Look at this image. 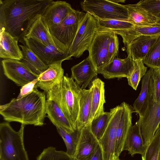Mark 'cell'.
<instances>
[{"label": "cell", "mask_w": 160, "mask_h": 160, "mask_svg": "<svg viewBox=\"0 0 160 160\" xmlns=\"http://www.w3.org/2000/svg\"><path fill=\"white\" fill-rule=\"evenodd\" d=\"M46 113L47 117L56 127H60L69 132L75 131L60 108L54 100L46 98Z\"/></svg>", "instance_id": "cb8c5ba5"}, {"label": "cell", "mask_w": 160, "mask_h": 160, "mask_svg": "<svg viewBox=\"0 0 160 160\" xmlns=\"http://www.w3.org/2000/svg\"><path fill=\"white\" fill-rule=\"evenodd\" d=\"M140 123L139 118L130 128L124 145L123 150L128 151L132 157L136 154L142 155L147 147L145 146L142 138Z\"/></svg>", "instance_id": "603a6c76"}, {"label": "cell", "mask_w": 160, "mask_h": 160, "mask_svg": "<svg viewBox=\"0 0 160 160\" xmlns=\"http://www.w3.org/2000/svg\"><path fill=\"white\" fill-rule=\"evenodd\" d=\"M23 57L20 61L35 74L39 76L49 67L27 46L20 45Z\"/></svg>", "instance_id": "f1b7e54d"}, {"label": "cell", "mask_w": 160, "mask_h": 160, "mask_svg": "<svg viewBox=\"0 0 160 160\" xmlns=\"http://www.w3.org/2000/svg\"><path fill=\"white\" fill-rule=\"evenodd\" d=\"M36 87L33 91L23 98H13L0 106V114L8 122H16L25 125L42 126L46 113V94Z\"/></svg>", "instance_id": "7a4b0ae2"}, {"label": "cell", "mask_w": 160, "mask_h": 160, "mask_svg": "<svg viewBox=\"0 0 160 160\" xmlns=\"http://www.w3.org/2000/svg\"><path fill=\"white\" fill-rule=\"evenodd\" d=\"M82 10L102 20H118L128 21L127 8L124 5L108 0H85L81 2Z\"/></svg>", "instance_id": "8992f818"}, {"label": "cell", "mask_w": 160, "mask_h": 160, "mask_svg": "<svg viewBox=\"0 0 160 160\" xmlns=\"http://www.w3.org/2000/svg\"><path fill=\"white\" fill-rule=\"evenodd\" d=\"M85 14L84 12L73 9L59 25L49 30L55 46L62 52L68 54L80 23Z\"/></svg>", "instance_id": "5b68a950"}, {"label": "cell", "mask_w": 160, "mask_h": 160, "mask_svg": "<svg viewBox=\"0 0 160 160\" xmlns=\"http://www.w3.org/2000/svg\"><path fill=\"white\" fill-rule=\"evenodd\" d=\"M82 89L67 73L61 82L46 93V98L55 101L69 121L74 130H76L79 111L80 101Z\"/></svg>", "instance_id": "3957f363"}, {"label": "cell", "mask_w": 160, "mask_h": 160, "mask_svg": "<svg viewBox=\"0 0 160 160\" xmlns=\"http://www.w3.org/2000/svg\"><path fill=\"white\" fill-rule=\"evenodd\" d=\"M99 144L91 131V123H88L81 130L75 158L78 160H89Z\"/></svg>", "instance_id": "2e32d148"}, {"label": "cell", "mask_w": 160, "mask_h": 160, "mask_svg": "<svg viewBox=\"0 0 160 160\" xmlns=\"http://www.w3.org/2000/svg\"><path fill=\"white\" fill-rule=\"evenodd\" d=\"M137 3L155 17L160 13V0H141Z\"/></svg>", "instance_id": "74e56055"}, {"label": "cell", "mask_w": 160, "mask_h": 160, "mask_svg": "<svg viewBox=\"0 0 160 160\" xmlns=\"http://www.w3.org/2000/svg\"><path fill=\"white\" fill-rule=\"evenodd\" d=\"M70 156L62 151H58L50 146L44 149L36 160H69Z\"/></svg>", "instance_id": "d590c367"}, {"label": "cell", "mask_w": 160, "mask_h": 160, "mask_svg": "<svg viewBox=\"0 0 160 160\" xmlns=\"http://www.w3.org/2000/svg\"><path fill=\"white\" fill-rule=\"evenodd\" d=\"M122 111L121 104L110 109L108 125L102 136L99 140L104 160H110L114 154L117 131Z\"/></svg>", "instance_id": "9c48e42d"}, {"label": "cell", "mask_w": 160, "mask_h": 160, "mask_svg": "<svg viewBox=\"0 0 160 160\" xmlns=\"http://www.w3.org/2000/svg\"><path fill=\"white\" fill-rule=\"evenodd\" d=\"M134 68V61L129 56L123 59L118 57L103 67L96 70L97 74H102L104 78L110 79L127 78L131 75Z\"/></svg>", "instance_id": "4fadbf2b"}, {"label": "cell", "mask_w": 160, "mask_h": 160, "mask_svg": "<svg viewBox=\"0 0 160 160\" xmlns=\"http://www.w3.org/2000/svg\"><path fill=\"white\" fill-rule=\"evenodd\" d=\"M96 18L88 13L82 19L68 54L70 57L79 58L88 50L97 32Z\"/></svg>", "instance_id": "52a82bcc"}, {"label": "cell", "mask_w": 160, "mask_h": 160, "mask_svg": "<svg viewBox=\"0 0 160 160\" xmlns=\"http://www.w3.org/2000/svg\"><path fill=\"white\" fill-rule=\"evenodd\" d=\"M122 112L118 124L116 138L114 154L119 157L123 151L125 142L132 125V114L134 110L131 105L125 102L121 103Z\"/></svg>", "instance_id": "9a60e30c"}, {"label": "cell", "mask_w": 160, "mask_h": 160, "mask_svg": "<svg viewBox=\"0 0 160 160\" xmlns=\"http://www.w3.org/2000/svg\"><path fill=\"white\" fill-rule=\"evenodd\" d=\"M89 160H104L102 149L99 144L95 153Z\"/></svg>", "instance_id": "60d3db41"}, {"label": "cell", "mask_w": 160, "mask_h": 160, "mask_svg": "<svg viewBox=\"0 0 160 160\" xmlns=\"http://www.w3.org/2000/svg\"><path fill=\"white\" fill-rule=\"evenodd\" d=\"M112 2L116 3L119 4L118 2L123 3L125 2V0H110Z\"/></svg>", "instance_id": "7bdbcfd3"}, {"label": "cell", "mask_w": 160, "mask_h": 160, "mask_svg": "<svg viewBox=\"0 0 160 160\" xmlns=\"http://www.w3.org/2000/svg\"><path fill=\"white\" fill-rule=\"evenodd\" d=\"M51 0H0V28L24 45L23 35L29 22L42 14Z\"/></svg>", "instance_id": "6da1fadb"}, {"label": "cell", "mask_w": 160, "mask_h": 160, "mask_svg": "<svg viewBox=\"0 0 160 160\" xmlns=\"http://www.w3.org/2000/svg\"><path fill=\"white\" fill-rule=\"evenodd\" d=\"M119 157L116 156L114 154L112 157L110 159V160H120L119 158Z\"/></svg>", "instance_id": "b9f144b4"}, {"label": "cell", "mask_w": 160, "mask_h": 160, "mask_svg": "<svg viewBox=\"0 0 160 160\" xmlns=\"http://www.w3.org/2000/svg\"><path fill=\"white\" fill-rule=\"evenodd\" d=\"M142 61L150 68L160 69V36L150 48Z\"/></svg>", "instance_id": "836d02e7"}, {"label": "cell", "mask_w": 160, "mask_h": 160, "mask_svg": "<svg viewBox=\"0 0 160 160\" xmlns=\"http://www.w3.org/2000/svg\"><path fill=\"white\" fill-rule=\"evenodd\" d=\"M112 33L97 32L88 50L96 70L107 64L108 48Z\"/></svg>", "instance_id": "7c38bea8"}, {"label": "cell", "mask_w": 160, "mask_h": 160, "mask_svg": "<svg viewBox=\"0 0 160 160\" xmlns=\"http://www.w3.org/2000/svg\"><path fill=\"white\" fill-rule=\"evenodd\" d=\"M69 160H78L75 158L70 157Z\"/></svg>", "instance_id": "f6af8a7d"}, {"label": "cell", "mask_w": 160, "mask_h": 160, "mask_svg": "<svg viewBox=\"0 0 160 160\" xmlns=\"http://www.w3.org/2000/svg\"><path fill=\"white\" fill-rule=\"evenodd\" d=\"M140 119V131L144 144L147 147L152 140L160 124V102L153 99L152 82L150 80V100L148 107Z\"/></svg>", "instance_id": "ba28073f"}, {"label": "cell", "mask_w": 160, "mask_h": 160, "mask_svg": "<svg viewBox=\"0 0 160 160\" xmlns=\"http://www.w3.org/2000/svg\"><path fill=\"white\" fill-rule=\"evenodd\" d=\"M24 38L32 39L46 45H55L41 14L37 15L29 22L24 33Z\"/></svg>", "instance_id": "e0dca14e"}, {"label": "cell", "mask_w": 160, "mask_h": 160, "mask_svg": "<svg viewBox=\"0 0 160 160\" xmlns=\"http://www.w3.org/2000/svg\"><path fill=\"white\" fill-rule=\"evenodd\" d=\"M110 116V112H104L91 123V131L98 140L102 136L106 129Z\"/></svg>", "instance_id": "d6a6232c"}, {"label": "cell", "mask_w": 160, "mask_h": 160, "mask_svg": "<svg viewBox=\"0 0 160 160\" xmlns=\"http://www.w3.org/2000/svg\"><path fill=\"white\" fill-rule=\"evenodd\" d=\"M96 18L98 24V32L114 33L120 35L122 38L129 30L135 26L127 21L114 19L102 20Z\"/></svg>", "instance_id": "4316f807"}, {"label": "cell", "mask_w": 160, "mask_h": 160, "mask_svg": "<svg viewBox=\"0 0 160 160\" xmlns=\"http://www.w3.org/2000/svg\"><path fill=\"white\" fill-rule=\"evenodd\" d=\"M0 57L20 61L23 55L18 45V38L2 30H0Z\"/></svg>", "instance_id": "ffe728a7"}, {"label": "cell", "mask_w": 160, "mask_h": 160, "mask_svg": "<svg viewBox=\"0 0 160 160\" xmlns=\"http://www.w3.org/2000/svg\"><path fill=\"white\" fill-rule=\"evenodd\" d=\"M56 128L65 144L66 153L70 157L75 158L81 130L76 129L73 132H69L60 127Z\"/></svg>", "instance_id": "4dcf8cb0"}, {"label": "cell", "mask_w": 160, "mask_h": 160, "mask_svg": "<svg viewBox=\"0 0 160 160\" xmlns=\"http://www.w3.org/2000/svg\"><path fill=\"white\" fill-rule=\"evenodd\" d=\"M73 9L66 1L51 0L41 14L42 19L50 30L59 25Z\"/></svg>", "instance_id": "5bb4252c"}, {"label": "cell", "mask_w": 160, "mask_h": 160, "mask_svg": "<svg viewBox=\"0 0 160 160\" xmlns=\"http://www.w3.org/2000/svg\"><path fill=\"white\" fill-rule=\"evenodd\" d=\"M141 36H160V24L156 23L145 26H135L122 38L123 42L126 46Z\"/></svg>", "instance_id": "f546056e"}, {"label": "cell", "mask_w": 160, "mask_h": 160, "mask_svg": "<svg viewBox=\"0 0 160 160\" xmlns=\"http://www.w3.org/2000/svg\"><path fill=\"white\" fill-rule=\"evenodd\" d=\"M92 92V89L90 87L88 89H82V93L80 101L76 129L81 130L90 123Z\"/></svg>", "instance_id": "83f0119b"}, {"label": "cell", "mask_w": 160, "mask_h": 160, "mask_svg": "<svg viewBox=\"0 0 160 160\" xmlns=\"http://www.w3.org/2000/svg\"><path fill=\"white\" fill-rule=\"evenodd\" d=\"M38 78L22 87L20 93L17 99H20L31 93L35 87V84L38 81Z\"/></svg>", "instance_id": "ab89813d"}, {"label": "cell", "mask_w": 160, "mask_h": 160, "mask_svg": "<svg viewBox=\"0 0 160 160\" xmlns=\"http://www.w3.org/2000/svg\"><path fill=\"white\" fill-rule=\"evenodd\" d=\"M62 61L49 65L48 68L40 74L35 87L39 88L46 93L55 86L60 83L64 76L62 66Z\"/></svg>", "instance_id": "ac0fdd59"}, {"label": "cell", "mask_w": 160, "mask_h": 160, "mask_svg": "<svg viewBox=\"0 0 160 160\" xmlns=\"http://www.w3.org/2000/svg\"><path fill=\"white\" fill-rule=\"evenodd\" d=\"M151 78L153 99L158 102H160V69L152 68Z\"/></svg>", "instance_id": "8d00e7d4"}, {"label": "cell", "mask_w": 160, "mask_h": 160, "mask_svg": "<svg viewBox=\"0 0 160 160\" xmlns=\"http://www.w3.org/2000/svg\"><path fill=\"white\" fill-rule=\"evenodd\" d=\"M24 45L29 48L46 64L52 63L65 60L72 57L64 53L54 45H46L32 39L24 38Z\"/></svg>", "instance_id": "8fae6325"}, {"label": "cell", "mask_w": 160, "mask_h": 160, "mask_svg": "<svg viewBox=\"0 0 160 160\" xmlns=\"http://www.w3.org/2000/svg\"><path fill=\"white\" fill-rule=\"evenodd\" d=\"M24 126L21 124L16 132L9 122L0 123V160H29L24 144Z\"/></svg>", "instance_id": "277c9868"}, {"label": "cell", "mask_w": 160, "mask_h": 160, "mask_svg": "<svg viewBox=\"0 0 160 160\" xmlns=\"http://www.w3.org/2000/svg\"><path fill=\"white\" fill-rule=\"evenodd\" d=\"M152 70V68H150L143 77L141 92L133 104L134 112L138 114L141 118L143 116L149 102L150 80Z\"/></svg>", "instance_id": "484cf974"}, {"label": "cell", "mask_w": 160, "mask_h": 160, "mask_svg": "<svg viewBox=\"0 0 160 160\" xmlns=\"http://www.w3.org/2000/svg\"><path fill=\"white\" fill-rule=\"evenodd\" d=\"M147 67L142 60L134 61V68L131 75L128 78V85L136 90L141 78L146 74Z\"/></svg>", "instance_id": "e575fe53"}, {"label": "cell", "mask_w": 160, "mask_h": 160, "mask_svg": "<svg viewBox=\"0 0 160 160\" xmlns=\"http://www.w3.org/2000/svg\"><path fill=\"white\" fill-rule=\"evenodd\" d=\"M127 8L129 22L135 26H140L156 23L158 19L138 5L128 4L124 5Z\"/></svg>", "instance_id": "d4e9b609"}, {"label": "cell", "mask_w": 160, "mask_h": 160, "mask_svg": "<svg viewBox=\"0 0 160 160\" xmlns=\"http://www.w3.org/2000/svg\"><path fill=\"white\" fill-rule=\"evenodd\" d=\"M71 71V77L82 89H85L97 75L95 67L89 56L72 67Z\"/></svg>", "instance_id": "d6986e66"}, {"label": "cell", "mask_w": 160, "mask_h": 160, "mask_svg": "<svg viewBox=\"0 0 160 160\" xmlns=\"http://www.w3.org/2000/svg\"><path fill=\"white\" fill-rule=\"evenodd\" d=\"M160 36H141L126 46L128 56L134 61L142 60Z\"/></svg>", "instance_id": "44dd1931"}, {"label": "cell", "mask_w": 160, "mask_h": 160, "mask_svg": "<svg viewBox=\"0 0 160 160\" xmlns=\"http://www.w3.org/2000/svg\"><path fill=\"white\" fill-rule=\"evenodd\" d=\"M141 155L142 160H160V126Z\"/></svg>", "instance_id": "1f68e13d"}, {"label": "cell", "mask_w": 160, "mask_h": 160, "mask_svg": "<svg viewBox=\"0 0 160 160\" xmlns=\"http://www.w3.org/2000/svg\"><path fill=\"white\" fill-rule=\"evenodd\" d=\"M2 64L4 74L18 86L22 87L39 77L20 61L5 59Z\"/></svg>", "instance_id": "30bf717a"}, {"label": "cell", "mask_w": 160, "mask_h": 160, "mask_svg": "<svg viewBox=\"0 0 160 160\" xmlns=\"http://www.w3.org/2000/svg\"><path fill=\"white\" fill-rule=\"evenodd\" d=\"M156 17L158 19V21L156 23L160 24V13L158 14Z\"/></svg>", "instance_id": "ee69618b"}, {"label": "cell", "mask_w": 160, "mask_h": 160, "mask_svg": "<svg viewBox=\"0 0 160 160\" xmlns=\"http://www.w3.org/2000/svg\"><path fill=\"white\" fill-rule=\"evenodd\" d=\"M89 87L92 90L91 110L89 123L103 113L105 98L104 83L100 78L96 77L90 83Z\"/></svg>", "instance_id": "7402d4cb"}, {"label": "cell", "mask_w": 160, "mask_h": 160, "mask_svg": "<svg viewBox=\"0 0 160 160\" xmlns=\"http://www.w3.org/2000/svg\"><path fill=\"white\" fill-rule=\"evenodd\" d=\"M119 47V42L117 35L116 34L112 33L108 46L107 64L111 62L114 58L118 57Z\"/></svg>", "instance_id": "f35d334b"}]
</instances>
